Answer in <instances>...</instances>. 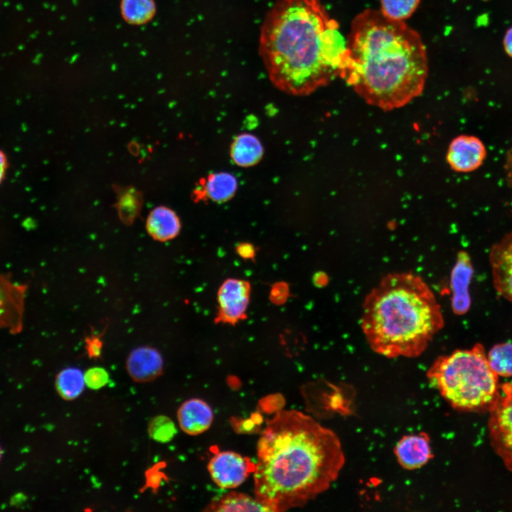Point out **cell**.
I'll list each match as a JSON object with an SVG mask.
<instances>
[{"label": "cell", "mask_w": 512, "mask_h": 512, "mask_svg": "<svg viewBox=\"0 0 512 512\" xmlns=\"http://www.w3.org/2000/svg\"><path fill=\"white\" fill-rule=\"evenodd\" d=\"M344 463L335 432L302 412L279 410L257 442L255 496L270 511L302 507L331 486Z\"/></svg>", "instance_id": "obj_1"}, {"label": "cell", "mask_w": 512, "mask_h": 512, "mask_svg": "<svg viewBox=\"0 0 512 512\" xmlns=\"http://www.w3.org/2000/svg\"><path fill=\"white\" fill-rule=\"evenodd\" d=\"M260 53L276 87L306 95L343 76L347 45L319 0H279L262 24Z\"/></svg>", "instance_id": "obj_2"}, {"label": "cell", "mask_w": 512, "mask_h": 512, "mask_svg": "<svg viewBox=\"0 0 512 512\" xmlns=\"http://www.w3.org/2000/svg\"><path fill=\"white\" fill-rule=\"evenodd\" d=\"M342 78L371 105L399 108L420 95L428 73L419 33L405 23L366 9L353 20Z\"/></svg>", "instance_id": "obj_3"}, {"label": "cell", "mask_w": 512, "mask_h": 512, "mask_svg": "<svg viewBox=\"0 0 512 512\" xmlns=\"http://www.w3.org/2000/svg\"><path fill=\"white\" fill-rule=\"evenodd\" d=\"M430 287L410 272L386 274L365 297L361 326L370 348L387 358H415L443 328Z\"/></svg>", "instance_id": "obj_4"}, {"label": "cell", "mask_w": 512, "mask_h": 512, "mask_svg": "<svg viewBox=\"0 0 512 512\" xmlns=\"http://www.w3.org/2000/svg\"><path fill=\"white\" fill-rule=\"evenodd\" d=\"M427 378L450 406L459 411L489 412L501 393L498 376L479 343L439 356L429 368Z\"/></svg>", "instance_id": "obj_5"}, {"label": "cell", "mask_w": 512, "mask_h": 512, "mask_svg": "<svg viewBox=\"0 0 512 512\" xmlns=\"http://www.w3.org/2000/svg\"><path fill=\"white\" fill-rule=\"evenodd\" d=\"M500 389L498 400L489 411V439L496 454L512 471V385L504 383Z\"/></svg>", "instance_id": "obj_6"}, {"label": "cell", "mask_w": 512, "mask_h": 512, "mask_svg": "<svg viewBox=\"0 0 512 512\" xmlns=\"http://www.w3.org/2000/svg\"><path fill=\"white\" fill-rule=\"evenodd\" d=\"M255 465L250 459L233 451L215 453L210 459L208 470L213 482L222 489L240 486L253 472Z\"/></svg>", "instance_id": "obj_7"}, {"label": "cell", "mask_w": 512, "mask_h": 512, "mask_svg": "<svg viewBox=\"0 0 512 512\" xmlns=\"http://www.w3.org/2000/svg\"><path fill=\"white\" fill-rule=\"evenodd\" d=\"M250 285L240 279H226L218 292L216 322L235 324L245 318L250 301Z\"/></svg>", "instance_id": "obj_8"}, {"label": "cell", "mask_w": 512, "mask_h": 512, "mask_svg": "<svg viewBox=\"0 0 512 512\" xmlns=\"http://www.w3.org/2000/svg\"><path fill=\"white\" fill-rule=\"evenodd\" d=\"M486 154V148L479 138L463 134L451 142L447 152V161L454 171L469 173L483 164Z\"/></svg>", "instance_id": "obj_9"}, {"label": "cell", "mask_w": 512, "mask_h": 512, "mask_svg": "<svg viewBox=\"0 0 512 512\" xmlns=\"http://www.w3.org/2000/svg\"><path fill=\"white\" fill-rule=\"evenodd\" d=\"M489 256L496 291L512 302V233L493 245Z\"/></svg>", "instance_id": "obj_10"}, {"label": "cell", "mask_w": 512, "mask_h": 512, "mask_svg": "<svg viewBox=\"0 0 512 512\" xmlns=\"http://www.w3.org/2000/svg\"><path fill=\"white\" fill-rule=\"evenodd\" d=\"M130 378L137 383L152 382L159 378L164 370V360L155 348L143 346L134 348L125 363Z\"/></svg>", "instance_id": "obj_11"}, {"label": "cell", "mask_w": 512, "mask_h": 512, "mask_svg": "<svg viewBox=\"0 0 512 512\" xmlns=\"http://www.w3.org/2000/svg\"><path fill=\"white\" fill-rule=\"evenodd\" d=\"M393 452L399 464L407 470L419 469L433 457L430 439L425 432L403 436Z\"/></svg>", "instance_id": "obj_12"}, {"label": "cell", "mask_w": 512, "mask_h": 512, "mask_svg": "<svg viewBox=\"0 0 512 512\" xmlns=\"http://www.w3.org/2000/svg\"><path fill=\"white\" fill-rule=\"evenodd\" d=\"M176 415L180 429L191 436L207 431L213 420L211 407L199 398H191L184 401L178 408Z\"/></svg>", "instance_id": "obj_13"}, {"label": "cell", "mask_w": 512, "mask_h": 512, "mask_svg": "<svg viewBox=\"0 0 512 512\" xmlns=\"http://www.w3.org/2000/svg\"><path fill=\"white\" fill-rule=\"evenodd\" d=\"M473 275V267L468 254L461 251L452 272V306L457 314L466 313L471 306L469 286Z\"/></svg>", "instance_id": "obj_14"}, {"label": "cell", "mask_w": 512, "mask_h": 512, "mask_svg": "<svg viewBox=\"0 0 512 512\" xmlns=\"http://www.w3.org/2000/svg\"><path fill=\"white\" fill-rule=\"evenodd\" d=\"M146 228L153 239L159 242H166L178 235L181 229V223L173 210L160 206L149 213L146 221Z\"/></svg>", "instance_id": "obj_15"}, {"label": "cell", "mask_w": 512, "mask_h": 512, "mask_svg": "<svg viewBox=\"0 0 512 512\" xmlns=\"http://www.w3.org/2000/svg\"><path fill=\"white\" fill-rule=\"evenodd\" d=\"M206 511H270L257 498L230 491L215 498L204 509Z\"/></svg>", "instance_id": "obj_16"}, {"label": "cell", "mask_w": 512, "mask_h": 512, "mask_svg": "<svg viewBox=\"0 0 512 512\" xmlns=\"http://www.w3.org/2000/svg\"><path fill=\"white\" fill-rule=\"evenodd\" d=\"M83 372L76 367L61 370L55 378V388L60 398L72 401L79 398L85 387Z\"/></svg>", "instance_id": "obj_17"}, {"label": "cell", "mask_w": 512, "mask_h": 512, "mask_svg": "<svg viewBox=\"0 0 512 512\" xmlns=\"http://www.w3.org/2000/svg\"><path fill=\"white\" fill-rule=\"evenodd\" d=\"M231 154L237 164L248 166L256 164L260 159L262 148L257 138L245 134L235 140Z\"/></svg>", "instance_id": "obj_18"}, {"label": "cell", "mask_w": 512, "mask_h": 512, "mask_svg": "<svg viewBox=\"0 0 512 512\" xmlns=\"http://www.w3.org/2000/svg\"><path fill=\"white\" fill-rule=\"evenodd\" d=\"M120 13L129 24H145L154 16L156 4L154 0H121Z\"/></svg>", "instance_id": "obj_19"}, {"label": "cell", "mask_w": 512, "mask_h": 512, "mask_svg": "<svg viewBox=\"0 0 512 512\" xmlns=\"http://www.w3.org/2000/svg\"><path fill=\"white\" fill-rule=\"evenodd\" d=\"M236 188L237 182L233 176L227 173H218L208 178L205 191L210 199L224 201L233 196Z\"/></svg>", "instance_id": "obj_20"}, {"label": "cell", "mask_w": 512, "mask_h": 512, "mask_svg": "<svg viewBox=\"0 0 512 512\" xmlns=\"http://www.w3.org/2000/svg\"><path fill=\"white\" fill-rule=\"evenodd\" d=\"M491 368L501 377L512 376V343L503 342L494 345L486 353Z\"/></svg>", "instance_id": "obj_21"}, {"label": "cell", "mask_w": 512, "mask_h": 512, "mask_svg": "<svg viewBox=\"0 0 512 512\" xmlns=\"http://www.w3.org/2000/svg\"><path fill=\"white\" fill-rule=\"evenodd\" d=\"M149 437L160 443L170 442L177 432L174 422L168 416L159 415L152 417L147 426Z\"/></svg>", "instance_id": "obj_22"}, {"label": "cell", "mask_w": 512, "mask_h": 512, "mask_svg": "<svg viewBox=\"0 0 512 512\" xmlns=\"http://www.w3.org/2000/svg\"><path fill=\"white\" fill-rule=\"evenodd\" d=\"M420 0H380V12L387 18L404 21L415 11Z\"/></svg>", "instance_id": "obj_23"}, {"label": "cell", "mask_w": 512, "mask_h": 512, "mask_svg": "<svg viewBox=\"0 0 512 512\" xmlns=\"http://www.w3.org/2000/svg\"><path fill=\"white\" fill-rule=\"evenodd\" d=\"M166 466V463L163 462H158L145 471V484L141 489L143 492L147 489H150L153 492H156L159 488L161 482L167 480L168 477L164 473L162 469Z\"/></svg>", "instance_id": "obj_24"}, {"label": "cell", "mask_w": 512, "mask_h": 512, "mask_svg": "<svg viewBox=\"0 0 512 512\" xmlns=\"http://www.w3.org/2000/svg\"><path fill=\"white\" fill-rule=\"evenodd\" d=\"M85 385L92 390H99L105 387L110 380L106 369L102 367H92L84 373Z\"/></svg>", "instance_id": "obj_25"}, {"label": "cell", "mask_w": 512, "mask_h": 512, "mask_svg": "<svg viewBox=\"0 0 512 512\" xmlns=\"http://www.w3.org/2000/svg\"><path fill=\"white\" fill-rule=\"evenodd\" d=\"M85 349L91 358H97L100 356L102 349V341L100 336L91 335L85 338Z\"/></svg>", "instance_id": "obj_26"}, {"label": "cell", "mask_w": 512, "mask_h": 512, "mask_svg": "<svg viewBox=\"0 0 512 512\" xmlns=\"http://www.w3.org/2000/svg\"><path fill=\"white\" fill-rule=\"evenodd\" d=\"M289 295V288L284 283H278L272 287L270 292V298L272 302L276 304L283 303Z\"/></svg>", "instance_id": "obj_27"}, {"label": "cell", "mask_w": 512, "mask_h": 512, "mask_svg": "<svg viewBox=\"0 0 512 512\" xmlns=\"http://www.w3.org/2000/svg\"><path fill=\"white\" fill-rule=\"evenodd\" d=\"M236 250L239 256L246 260L252 259L255 255V249L253 245L250 243L238 245Z\"/></svg>", "instance_id": "obj_28"}, {"label": "cell", "mask_w": 512, "mask_h": 512, "mask_svg": "<svg viewBox=\"0 0 512 512\" xmlns=\"http://www.w3.org/2000/svg\"><path fill=\"white\" fill-rule=\"evenodd\" d=\"M503 45L506 54L512 58V26L506 31L503 37Z\"/></svg>", "instance_id": "obj_29"}, {"label": "cell", "mask_w": 512, "mask_h": 512, "mask_svg": "<svg viewBox=\"0 0 512 512\" xmlns=\"http://www.w3.org/2000/svg\"><path fill=\"white\" fill-rule=\"evenodd\" d=\"M504 168L506 178L512 184V148L506 154Z\"/></svg>", "instance_id": "obj_30"}, {"label": "cell", "mask_w": 512, "mask_h": 512, "mask_svg": "<svg viewBox=\"0 0 512 512\" xmlns=\"http://www.w3.org/2000/svg\"><path fill=\"white\" fill-rule=\"evenodd\" d=\"M7 166L8 162L6 156L2 151L0 150V184L5 177Z\"/></svg>", "instance_id": "obj_31"}, {"label": "cell", "mask_w": 512, "mask_h": 512, "mask_svg": "<svg viewBox=\"0 0 512 512\" xmlns=\"http://www.w3.org/2000/svg\"><path fill=\"white\" fill-rule=\"evenodd\" d=\"M1 449H0V458H1Z\"/></svg>", "instance_id": "obj_32"}]
</instances>
